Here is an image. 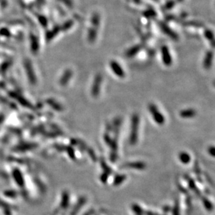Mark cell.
Here are the masks:
<instances>
[{
    "mask_svg": "<svg viewBox=\"0 0 215 215\" xmlns=\"http://www.w3.org/2000/svg\"><path fill=\"white\" fill-rule=\"evenodd\" d=\"M139 116L137 114L133 115L131 119V131L130 134V143L134 145L138 140V127H139Z\"/></svg>",
    "mask_w": 215,
    "mask_h": 215,
    "instance_id": "1",
    "label": "cell"
},
{
    "mask_svg": "<svg viewBox=\"0 0 215 215\" xmlns=\"http://www.w3.org/2000/svg\"><path fill=\"white\" fill-rule=\"evenodd\" d=\"M149 111L151 115H152V117L156 123H157L158 124L162 125L165 122V117L162 115L161 112L159 111V109L157 108V107L155 106L154 104H151L149 105Z\"/></svg>",
    "mask_w": 215,
    "mask_h": 215,
    "instance_id": "2",
    "label": "cell"
},
{
    "mask_svg": "<svg viewBox=\"0 0 215 215\" xmlns=\"http://www.w3.org/2000/svg\"><path fill=\"white\" fill-rule=\"evenodd\" d=\"M161 55L162 61H163L164 64L166 66H168V67L172 64V58H171L169 49L166 46H164V47L161 48Z\"/></svg>",
    "mask_w": 215,
    "mask_h": 215,
    "instance_id": "3",
    "label": "cell"
},
{
    "mask_svg": "<svg viewBox=\"0 0 215 215\" xmlns=\"http://www.w3.org/2000/svg\"><path fill=\"white\" fill-rule=\"evenodd\" d=\"M87 203V198L85 196H81L78 198V201L74 207L73 210H71L70 215H77L79 212L80 211L81 208L83 207V205H85V203Z\"/></svg>",
    "mask_w": 215,
    "mask_h": 215,
    "instance_id": "4",
    "label": "cell"
},
{
    "mask_svg": "<svg viewBox=\"0 0 215 215\" xmlns=\"http://www.w3.org/2000/svg\"><path fill=\"white\" fill-rule=\"evenodd\" d=\"M110 66H111L112 71L114 72V73H115L116 76L120 77V78H124L125 76L124 71H123L122 67L117 61H112L111 64H110Z\"/></svg>",
    "mask_w": 215,
    "mask_h": 215,
    "instance_id": "5",
    "label": "cell"
},
{
    "mask_svg": "<svg viewBox=\"0 0 215 215\" xmlns=\"http://www.w3.org/2000/svg\"><path fill=\"white\" fill-rule=\"evenodd\" d=\"M70 196L67 191H64L61 194L60 207L61 210H67L69 206Z\"/></svg>",
    "mask_w": 215,
    "mask_h": 215,
    "instance_id": "6",
    "label": "cell"
},
{
    "mask_svg": "<svg viewBox=\"0 0 215 215\" xmlns=\"http://www.w3.org/2000/svg\"><path fill=\"white\" fill-rule=\"evenodd\" d=\"M214 54L212 51H208L205 55V59L203 61V67L205 69H210L212 64V60H213Z\"/></svg>",
    "mask_w": 215,
    "mask_h": 215,
    "instance_id": "7",
    "label": "cell"
},
{
    "mask_svg": "<svg viewBox=\"0 0 215 215\" xmlns=\"http://www.w3.org/2000/svg\"><path fill=\"white\" fill-rule=\"evenodd\" d=\"M102 78L101 77L100 75H98L96 77L95 80H94V83L93 84V87H92V95L94 96H96L99 93V89H100V85L101 83Z\"/></svg>",
    "mask_w": 215,
    "mask_h": 215,
    "instance_id": "8",
    "label": "cell"
},
{
    "mask_svg": "<svg viewBox=\"0 0 215 215\" xmlns=\"http://www.w3.org/2000/svg\"><path fill=\"white\" fill-rule=\"evenodd\" d=\"M125 167L131 168L133 169H136V170H144L147 167L146 164L143 162L136 161V162H131V163H128L124 166Z\"/></svg>",
    "mask_w": 215,
    "mask_h": 215,
    "instance_id": "9",
    "label": "cell"
},
{
    "mask_svg": "<svg viewBox=\"0 0 215 215\" xmlns=\"http://www.w3.org/2000/svg\"><path fill=\"white\" fill-rule=\"evenodd\" d=\"M179 115L182 118H192L195 117L196 113L194 109H186L182 111Z\"/></svg>",
    "mask_w": 215,
    "mask_h": 215,
    "instance_id": "10",
    "label": "cell"
},
{
    "mask_svg": "<svg viewBox=\"0 0 215 215\" xmlns=\"http://www.w3.org/2000/svg\"><path fill=\"white\" fill-rule=\"evenodd\" d=\"M72 76V72L70 70H67L64 72V75L61 77L60 79V84L61 85H65L67 83L69 82L70 78Z\"/></svg>",
    "mask_w": 215,
    "mask_h": 215,
    "instance_id": "11",
    "label": "cell"
},
{
    "mask_svg": "<svg viewBox=\"0 0 215 215\" xmlns=\"http://www.w3.org/2000/svg\"><path fill=\"white\" fill-rule=\"evenodd\" d=\"M179 159L182 163L184 164H187L191 161V157L188 153L182 152L179 154Z\"/></svg>",
    "mask_w": 215,
    "mask_h": 215,
    "instance_id": "12",
    "label": "cell"
},
{
    "mask_svg": "<svg viewBox=\"0 0 215 215\" xmlns=\"http://www.w3.org/2000/svg\"><path fill=\"white\" fill-rule=\"evenodd\" d=\"M14 178L16 181L17 184H18L20 186H23L24 185V178L23 177L21 173L19 170H16L14 173Z\"/></svg>",
    "mask_w": 215,
    "mask_h": 215,
    "instance_id": "13",
    "label": "cell"
},
{
    "mask_svg": "<svg viewBox=\"0 0 215 215\" xmlns=\"http://www.w3.org/2000/svg\"><path fill=\"white\" fill-rule=\"evenodd\" d=\"M126 175H119L115 176V179H114L113 184L115 186H119L120 184H121L122 182H124L125 179H126Z\"/></svg>",
    "mask_w": 215,
    "mask_h": 215,
    "instance_id": "14",
    "label": "cell"
},
{
    "mask_svg": "<svg viewBox=\"0 0 215 215\" xmlns=\"http://www.w3.org/2000/svg\"><path fill=\"white\" fill-rule=\"evenodd\" d=\"M131 209H132L133 212H134L136 215H143L144 214V211L142 209V207H140L139 205L138 204H133L131 205Z\"/></svg>",
    "mask_w": 215,
    "mask_h": 215,
    "instance_id": "15",
    "label": "cell"
},
{
    "mask_svg": "<svg viewBox=\"0 0 215 215\" xmlns=\"http://www.w3.org/2000/svg\"><path fill=\"white\" fill-rule=\"evenodd\" d=\"M202 200H203V205H204V207H205V209L207 210V211H212V210H213L214 206L212 204L211 202H210L207 198H206L205 197H203V198H202Z\"/></svg>",
    "mask_w": 215,
    "mask_h": 215,
    "instance_id": "16",
    "label": "cell"
},
{
    "mask_svg": "<svg viewBox=\"0 0 215 215\" xmlns=\"http://www.w3.org/2000/svg\"><path fill=\"white\" fill-rule=\"evenodd\" d=\"M27 73L30 76V80L33 81V82H36V77H35L34 74H32L33 73V69L32 67V65H31L30 63H27Z\"/></svg>",
    "mask_w": 215,
    "mask_h": 215,
    "instance_id": "17",
    "label": "cell"
},
{
    "mask_svg": "<svg viewBox=\"0 0 215 215\" xmlns=\"http://www.w3.org/2000/svg\"><path fill=\"white\" fill-rule=\"evenodd\" d=\"M188 182H189V187L192 189L194 191V192H196L197 194H200V192L198 189V188L196 187V186L195 185L194 182L193 181L192 179H188Z\"/></svg>",
    "mask_w": 215,
    "mask_h": 215,
    "instance_id": "18",
    "label": "cell"
},
{
    "mask_svg": "<svg viewBox=\"0 0 215 215\" xmlns=\"http://www.w3.org/2000/svg\"><path fill=\"white\" fill-rule=\"evenodd\" d=\"M108 176H109V174L108 173H104L103 174L101 175V177H100V180L101 182L103 183H106L107 182V180H108Z\"/></svg>",
    "mask_w": 215,
    "mask_h": 215,
    "instance_id": "19",
    "label": "cell"
},
{
    "mask_svg": "<svg viewBox=\"0 0 215 215\" xmlns=\"http://www.w3.org/2000/svg\"><path fill=\"white\" fill-rule=\"evenodd\" d=\"M173 215H179V206L178 202L176 201L173 209Z\"/></svg>",
    "mask_w": 215,
    "mask_h": 215,
    "instance_id": "20",
    "label": "cell"
},
{
    "mask_svg": "<svg viewBox=\"0 0 215 215\" xmlns=\"http://www.w3.org/2000/svg\"><path fill=\"white\" fill-rule=\"evenodd\" d=\"M208 153L210 156L212 157H215V147L214 146H210L209 148H208Z\"/></svg>",
    "mask_w": 215,
    "mask_h": 215,
    "instance_id": "21",
    "label": "cell"
},
{
    "mask_svg": "<svg viewBox=\"0 0 215 215\" xmlns=\"http://www.w3.org/2000/svg\"><path fill=\"white\" fill-rule=\"evenodd\" d=\"M6 195L7 196H8L10 197V198H15V196H16V192H15L14 191H12V192H7L6 193Z\"/></svg>",
    "mask_w": 215,
    "mask_h": 215,
    "instance_id": "22",
    "label": "cell"
},
{
    "mask_svg": "<svg viewBox=\"0 0 215 215\" xmlns=\"http://www.w3.org/2000/svg\"><path fill=\"white\" fill-rule=\"evenodd\" d=\"M94 214V210L91 209L89 210L88 211H87L83 215H93Z\"/></svg>",
    "mask_w": 215,
    "mask_h": 215,
    "instance_id": "23",
    "label": "cell"
},
{
    "mask_svg": "<svg viewBox=\"0 0 215 215\" xmlns=\"http://www.w3.org/2000/svg\"><path fill=\"white\" fill-rule=\"evenodd\" d=\"M145 215H158L157 214H156L154 213V212H151V211H147L145 212Z\"/></svg>",
    "mask_w": 215,
    "mask_h": 215,
    "instance_id": "24",
    "label": "cell"
},
{
    "mask_svg": "<svg viewBox=\"0 0 215 215\" xmlns=\"http://www.w3.org/2000/svg\"><path fill=\"white\" fill-rule=\"evenodd\" d=\"M212 45H214V47H215V42H212Z\"/></svg>",
    "mask_w": 215,
    "mask_h": 215,
    "instance_id": "25",
    "label": "cell"
},
{
    "mask_svg": "<svg viewBox=\"0 0 215 215\" xmlns=\"http://www.w3.org/2000/svg\"><path fill=\"white\" fill-rule=\"evenodd\" d=\"M214 86H215V82L214 83Z\"/></svg>",
    "mask_w": 215,
    "mask_h": 215,
    "instance_id": "26",
    "label": "cell"
}]
</instances>
